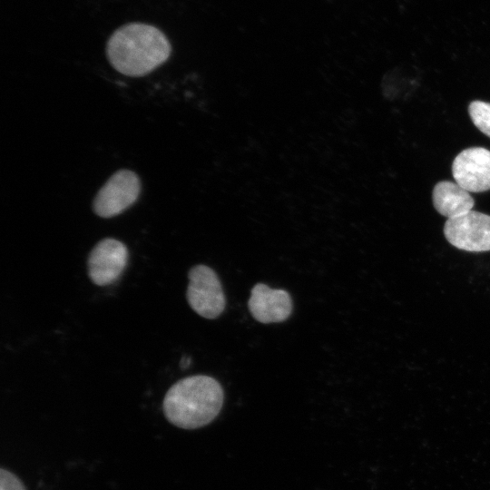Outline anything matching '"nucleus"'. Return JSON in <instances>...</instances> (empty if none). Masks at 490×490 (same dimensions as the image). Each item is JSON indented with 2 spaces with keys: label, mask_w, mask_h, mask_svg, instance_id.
<instances>
[{
  "label": "nucleus",
  "mask_w": 490,
  "mask_h": 490,
  "mask_svg": "<svg viewBox=\"0 0 490 490\" xmlns=\"http://www.w3.org/2000/svg\"><path fill=\"white\" fill-rule=\"evenodd\" d=\"M223 400V389L215 378L196 375L180 379L169 388L162 409L172 425L195 429L208 425L219 415Z\"/></svg>",
  "instance_id": "nucleus-2"
},
{
  "label": "nucleus",
  "mask_w": 490,
  "mask_h": 490,
  "mask_svg": "<svg viewBox=\"0 0 490 490\" xmlns=\"http://www.w3.org/2000/svg\"><path fill=\"white\" fill-rule=\"evenodd\" d=\"M447 241L459 250L471 252L490 250V216L470 211L447 219L444 225Z\"/></svg>",
  "instance_id": "nucleus-5"
},
{
  "label": "nucleus",
  "mask_w": 490,
  "mask_h": 490,
  "mask_svg": "<svg viewBox=\"0 0 490 490\" xmlns=\"http://www.w3.org/2000/svg\"><path fill=\"white\" fill-rule=\"evenodd\" d=\"M128 249L122 241L105 238L91 250L88 260V276L97 286L115 282L122 274L128 262Z\"/></svg>",
  "instance_id": "nucleus-6"
},
{
  "label": "nucleus",
  "mask_w": 490,
  "mask_h": 490,
  "mask_svg": "<svg viewBox=\"0 0 490 490\" xmlns=\"http://www.w3.org/2000/svg\"><path fill=\"white\" fill-rule=\"evenodd\" d=\"M140 192L138 175L130 170H120L97 192L93 204V211L102 218L119 215L137 201Z\"/></svg>",
  "instance_id": "nucleus-4"
},
{
  "label": "nucleus",
  "mask_w": 490,
  "mask_h": 490,
  "mask_svg": "<svg viewBox=\"0 0 490 490\" xmlns=\"http://www.w3.org/2000/svg\"><path fill=\"white\" fill-rule=\"evenodd\" d=\"M188 278L186 298L190 307L205 318H218L225 309L226 300L215 271L199 264L189 270Z\"/></svg>",
  "instance_id": "nucleus-3"
},
{
  "label": "nucleus",
  "mask_w": 490,
  "mask_h": 490,
  "mask_svg": "<svg viewBox=\"0 0 490 490\" xmlns=\"http://www.w3.org/2000/svg\"><path fill=\"white\" fill-rule=\"evenodd\" d=\"M248 307L257 321L264 324L277 323L290 316L292 300L286 290L274 289L258 283L251 289Z\"/></svg>",
  "instance_id": "nucleus-8"
},
{
  "label": "nucleus",
  "mask_w": 490,
  "mask_h": 490,
  "mask_svg": "<svg viewBox=\"0 0 490 490\" xmlns=\"http://www.w3.org/2000/svg\"><path fill=\"white\" fill-rule=\"evenodd\" d=\"M432 198L435 209L447 219L472 211L475 203L469 191L456 182L448 181H439L435 185Z\"/></svg>",
  "instance_id": "nucleus-9"
},
{
  "label": "nucleus",
  "mask_w": 490,
  "mask_h": 490,
  "mask_svg": "<svg viewBox=\"0 0 490 490\" xmlns=\"http://www.w3.org/2000/svg\"><path fill=\"white\" fill-rule=\"evenodd\" d=\"M452 174L456 182L469 192L490 190V151L482 147L462 151L452 163Z\"/></svg>",
  "instance_id": "nucleus-7"
},
{
  "label": "nucleus",
  "mask_w": 490,
  "mask_h": 490,
  "mask_svg": "<svg viewBox=\"0 0 490 490\" xmlns=\"http://www.w3.org/2000/svg\"><path fill=\"white\" fill-rule=\"evenodd\" d=\"M468 113L475 127L490 137V103L474 101L468 106Z\"/></svg>",
  "instance_id": "nucleus-10"
},
{
  "label": "nucleus",
  "mask_w": 490,
  "mask_h": 490,
  "mask_svg": "<svg viewBox=\"0 0 490 490\" xmlns=\"http://www.w3.org/2000/svg\"><path fill=\"white\" fill-rule=\"evenodd\" d=\"M190 365V358H183L181 361V368H185Z\"/></svg>",
  "instance_id": "nucleus-12"
},
{
  "label": "nucleus",
  "mask_w": 490,
  "mask_h": 490,
  "mask_svg": "<svg viewBox=\"0 0 490 490\" xmlns=\"http://www.w3.org/2000/svg\"><path fill=\"white\" fill-rule=\"evenodd\" d=\"M0 490H26L22 481L12 472L0 469Z\"/></svg>",
  "instance_id": "nucleus-11"
},
{
  "label": "nucleus",
  "mask_w": 490,
  "mask_h": 490,
  "mask_svg": "<svg viewBox=\"0 0 490 490\" xmlns=\"http://www.w3.org/2000/svg\"><path fill=\"white\" fill-rule=\"evenodd\" d=\"M172 47L158 28L132 23L117 29L109 38L106 54L112 66L128 76L145 75L162 64Z\"/></svg>",
  "instance_id": "nucleus-1"
}]
</instances>
